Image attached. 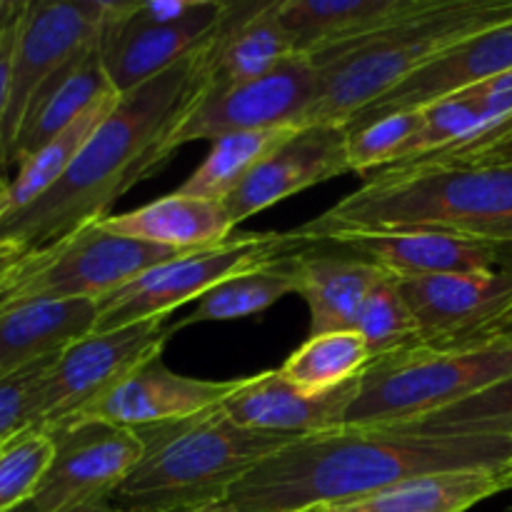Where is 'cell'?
<instances>
[{"label":"cell","mask_w":512,"mask_h":512,"mask_svg":"<svg viewBox=\"0 0 512 512\" xmlns=\"http://www.w3.org/2000/svg\"><path fill=\"white\" fill-rule=\"evenodd\" d=\"M310 243L295 233H245L205 250L183 253L135 275L123 288L98 300L95 333L143 320H165L175 308L200 300L223 280L300 253Z\"/></svg>","instance_id":"8"},{"label":"cell","mask_w":512,"mask_h":512,"mask_svg":"<svg viewBox=\"0 0 512 512\" xmlns=\"http://www.w3.org/2000/svg\"><path fill=\"white\" fill-rule=\"evenodd\" d=\"M298 295L308 303L310 335L358 328L360 310L383 270L335 245L310 243L293 255Z\"/></svg>","instance_id":"20"},{"label":"cell","mask_w":512,"mask_h":512,"mask_svg":"<svg viewBox=\"0 0 512 512\" xmlns=\"http://www.w3.org/2000/svg\"><path fill=\"white\" fill-rule=\"evenodd\" d=\"M293 255L275 260V263L243 270V273L215 285L210 293H205L198 300V305H195V310L188 318L170 325L173 333L175 330L190 328V325L228 323V320H243L250 318V315H260L268 308H273L285 295L298 293Z\"/></svg>","instance_id":"27"},{"label":"cell","mask_w":512,"mask_h":512,"mask_svg":"<svg viewBox=\"0 0 512 512\" xmlns=\"http://www.w3.org/2000/svg\"><path fill=\"white\" fill-rule=\"evenodd\" d=\"M318 243L335 245L395 280L495 268V245L438 230H338Z\"/></svg>","instance_id":"16"},{"label":"cell","mask_w":512,"mask_h":512,"mask_svg":"<svg viewBox=\"0 0 512 512\" xmlns=\"http://www.w3.org/2000/svg\"><path fill=\"white\" fill-rule=\"evenodd\" d=\"M215 38V35H213ZM210 43L130 93L100 120L63 178L28 208L0 218V245L25 255L108 218L120 195L173 158V138L210 83Z\"/></svg>","instance_id":"1"},{"label":"cell","mask_w":512,"mask_h":512,"mask_svg":"<svg viewBox=\"0 0 512 512\" xmlns=\"http://www.w3.org/2000/svg\"><path fill=\"white\" fill-rule=\"evenodd\" d=\"M295 55L278 3H230L210 45V88L248 83Z\"/></svg>","instance_id":"24"},{"label":"cell","mask_w":512,"mask_h":512,"mask_svg":"<svg viewBox=\"0 0 512 512\" xmlns=\"http://www.w3.org/2000/svg\"><path fill=\"white\" fill-rule=\"evenodd\" d=\"M338 230H438L493 245L510 243L512 163L378 170L293 233L318 243Z\"/></svg>","instance_id":"3"},{"label":"cell","mask_w":512,"mask_h":512,"mask_svg":"<svg viewBox=\"0 0 512 512\" xmlns=\"http://www.w3.org/2000/svg\"><path fill=\"white\" fill-rule=\"evenodd\" d=\"M98 325V300H28L0 310V378L63 353Z\"/></svg>","instance_id":"23"},{"label":"cell","mask_w":512,"mask_h":512,"mask_svg":"<svg viewBox=\"0 0 512 512\" xmlns=\"http://www.w3.org/2000/svg\"><path fill=\"white\" fill-rule=\"evenodd\" d=\"M510 465L512 443L498 435L340 428L290 440L235 483L225 500L240 512H305L355 503L420 475Z\"/></svg>","instance_id":"2"},{"label":"cell","mask_w":512,"mask_h":512,"mask_svg":"<svg viewBox=\"0 0 512 512\" xmlns=\"http://www.w3.org/2000/svg\"><path fill=\"white\" fill-rule=\"evenodd\" d=\"M188 512H240L238 508L228 503V500H218V503H208V505H200V508L188 510Z\"/></svg>","instance_id":"43"},{"label":"cell","mask_w":512,"mask_h":512,"mask_svg":"<svg viewBox=\"0 0 512 512\" xmlns=\"http://www.w3.org/2000/svg\"><path fill=\"white\" fill-rule=\"evenodd\" d=\"M345 173H353L348 160V128L338 123L303 125L245 178L225 200V208L238 225L300 190Z\"/></svg>","instance_id":"15"},{"label":"cell","mask_w":512,"mask_h":512,"mask_svg":"<svg viewBox=\"0 0 512 512\" xmlns=\"http://www.w3.org/2000/svg\"><path fill=\"white\" fill-rule=\"evenodd\" d=\"M45 433L53 438V460L33 495L38 512L108 500L143 460L138 433L105 420H68Z\"/></svg>","instance_id":"13"},{"label":"cell","mask_w":512,"mask_h":512,"mask_svg":"<svg viewBox=\"0 0 512 512\" xmlns=\"http://www.w3.org/2000/svg\"><path fill=\"white\" fill-rule=\"evenodd\" d=\"M10 512H38V508H35V503H33V500H28V503L18 505V508H15V510H10Z\"/></svg>","instance_id":"46"},{"label":"cell","mask_w":512,"mask_h":512,"mask_svg":"<svg viewBox=\"0 0 512 512\" xmlns=\"http://www.w3.org/2000/svg\"><path fill=\"white\" fill-rule=\"evenodd\" d=\"M512 378V345L435 350L428 345L370 360L345 428H398Z\"/></svg>","instance_id":"6"},{"label":"cell","mask_w":512,"mask_h":512,"mask_svg":"<svg viewBox=\"0 0 512 512\" xmlns=\"http://www.w3.org/2000/svg\"><path fill=\"white\" fill-rule=\"evenodd\" d=\"M160 355L133 370L118 388L110 390L78 418L105 420L133 430L175 423L218 408L243 380H198L178 375L163 363Z\"/></svg>","instance_id":"18"},{"label":"cell","mask_w":512,"mask_h":512,"mask_svg":"<svg viewBox=\"0 0 512 512\" xmlns=\"http://www.w3.org/2000/svg\"><path fill=\"white\" fill-rule=\"evenodd\" d=\"M512 70V23L498 25V28L483 30L478 35L460 40L450 45L443 53L435 55L430 63H425L418 73L405 78L395 85L390 93L370 103L358 115L345 123V128L353 130L358 125L370 123L385 113L395 110H423L448 95L460 93L470 85L485 83L490 78L510 73Z\"/></svg>","instance_id":"17"},{"label":"cell","mask_w":512,"mask_h":512,"mask_svg":"<svg viewBox=\"0 0 512 512\" xmlns=\"http://www.w3.org/2000/svg\"><path fill=\"white\" fill-rule=\"evenodd\" d=\"M480 163H512V138L505 140V143L495 145L493 150L483 153L480 158H475L473 163L468 165H480Z\"/></svg>","instance_id":"40"},{"label":"cell","mask_w":512,"mask_h":512,"mask_svg":"<svg viewBox=\"0 0 512 512\" xmlns=\"http://www.w3.org/2000/svg\"><path fill=\"white\" fill-rule=\"evenodd\" d=\"M423 128V110H395L348 130L350 170L368 173L395 163L413 135Z\"/></svg>","instance_id":"33"},{"label":"cell","mask_w":512,"mask_h":512,"mask_svg":"<svg viewBox=\"0 0 512 512\" xmlns=\"http://www.w3.org/2000/svg\"><path fill=\"white\" fill-rule=\"evenodd\" d=\"M420 328L435 350L490 345L512 323V273L503 268L398 280Z\"/></svg>","instance_id":"12"},{"label":"cell","mask_w":512,"mask_h":512,"mask_svg":"<svg viewBox=\"0 0 512 512\" xmlns=\"http://www.w3.org/2000/svg\"><path fill=\"white\" fill-rule=\"evenodd\" d=\"M355 330L368 345L370 360L423 345L420 343L418 320H415L408 300L400 293L398 280L390 278V275H383L373 285V290L365 298L363 310H360Z\"/></svg>","instance_id":"32"},{"label":"cell","mask_w":512,"mask_h":512,"mask_svg":"<svg viewBox=\"0 0 512 512\" xmlns=\"http://www.w3.org/2000/svg\"><path fill=\"white\" fill-rule=\"evenodd\" d=\"M305 512H325V508H315V510H305Z\"/></svg>","instance_id":"47"},{"label":"cell","mask_w":512,"mask_h":512,"mask_svg":"<svg viewBox=\"0 0 512 512\" xmlns=\"http://www.w3.org/2000/svg\"><path fill=\"white\" fill-rule=\"evenodd\" d=\"M510 512H512V510H510Z\"/></svg>","instance_id":"48"},{"label":"cell","mask_w":512,"mask_h":512,"mask_svg":"<svg viewBox=\"0 0 512 512\" xmlns=\"http://www.w3.org/2000/svg\"><path fill=\"white\" fill-rule=\"evenodd\" d=\"M358 388L360 375L328 393L310 395L288 383L280 370H265L240 380L220 408L240 428L278 435H318L345 428V415Z\"/></svg>","instance_id":"19"},{"label":"cell","mask_w":512,"mask_h":512,"mask_svg":"<svg viewBox=\"0 0 512 512\" xmlns=\"http://www.w3.org/2000/svg\"><path fill=\"white\" fill-rule=\"evenodd\" d=\"M23 255V250L13 248V245H0V285H3L5 278L13 273L15 265L23 260Z\"/></svg>","instance_id":"39"},{"label":"cell","mask_w":512,"mask_h":512,"mask_svg":"<svg viewBox=\"0 0 512 512\" xmlns=\"http://www.w3.org/2000/svg\"><path fill=\"white\" fill-rule=\"evenodd\" d=\"M178 255L183 253L108 233L93 220L58 243L23 255L0 285V310L28 300H103L135 275Z\"/></svg>","instance_id":"7"},{"label":"cell","mask_w":512,"mask_h":512,"mask_svg":"<svg viewBox=\"0 0 512 512\" xmlns=\"http://www.w3.org/2000/svg\"><path fill=\"white\" fill-rule=\"evenodd\" d=\"M135 433L143 460L108 498L120 512H188L218 503L255 465L300 438L240 428L220 405Z\"/></svg>","instance_id":"4"},{"label":"cell","mask_w":512,"mask_h":512,"mask_svg":"<svg viewBox=\"0 0 512 512\" xmlns=\"http://www.w3.org/2000/svg\"><path fill=\"white\" fill-rule=\"evenodd\" d=\"M100 225L108 233L178 253H193L225 243L233 238L230 233L235 228L225 203L190 198L178 190L130 213L108 215L100 220Z\"/></svg>","instance_id":"25"},{"label":"cell","mask_w":512,"mask_h":512,"mask_svg":"<svg viewBox=\"0 0 512 512\" xmlns=\"http://www.w3.org/2000/svg\"><path fill=\"white\" fill-rule=\"evenodd\" d=\"M173 328L143 320L125 328L90 333L53 360L35 390V430H50L83 415L118 388L133 370L163 353Z\"/></svg>","instance_id":"9"},{"label":"cell","mask_w":512,"mask_h":512,"mask_svg":"<svg viewBox=\"0 0 512 512\" xmlns=\"http://www.w3.org/2000/svg\"><path fill=\"white\" fill-rule=\"evenodd\" d=\"M203 0H148V3H125V18L138 25H175L190 18Z\"/></svg>","instance_id":"36"},{"label":"cell","mask_w":512,"mask_h":512,"mask_svg":"<svg viewBox=\"0 0 512 512\" xmlns=\"http://www.w3.org/2000/svg\"><path fill=\"white\" fill-rule=\"evenodd\" d=\"M295 130L298 128L248 130V133H230L213 140L210 153L205 155L198 170L180 185L178 193L225 203L245 183V178Z\"/></svg>","instance_id":"28"},{"label":"cell","mask_w":512,"mask_h":512,"mask_svg":"<svg viewBox=\"0 0 512 512\" xmlns=\"http://www.w3.org/2000/svg\"><path fill=\"white\" fill-rule=\"evenodd\" d=\"M113 93L95 38L33 95L15 135L8 168H18L35 150L70 128L85 110Z\"/></svg>","instance_id":"21"},{"label":"cell","mask_w":512,"mask_h":512,"mask_svg":"<svg viewBox=\"0 0 512 512\" xmlns=\"http://www.w3.org/2000/svg\"><path fill=\"white\" fill-rule=\"evenodd\" d=\"M230 3L203 0L190 18L175 25H138L125 18V3H110L98 33L100 58L118 95L165 73L213 40Z\"/></svg>","instance_id":"14"},{"label":"cell","mask_w":512,"mask_h":512,"mask_svg":"<svg viewBox=\"0 0 512 512\" xmlns=\"http://www.w3.org/2000/svg\"><path fill=\"white\" fill-rule=\"evenodd\" d=\"M110 3L103 0H38L28 3L15 30L8 105L0 125V163L10 165L15 135L33 95L100 33Z\"/></svg>","instance_id":"10"},{"label":"cell","mask_w":512,"mask_h":512,"mask_svg":"<svg viewBox=\"0 0 512 512\" xmlns=\"http://www.w3.org/2000/svg\"><path fill=\"white\" fill-rule=\"evenodd\" d=\"M433 0H280L278 13L298 55H318L380 33Z\"/></svg>","instance_id":"22"},{"label":"cell","mask_w":512,"mask_h":512,"mask_svg":"<svg viewBox=\"0 0 512 512\" xmlns=\"http://www.w3.org/2000/svg\"><path fill=\"white\" fill-rule=\"evenodd\" d=\"M15 30L0 35V125L5 118V105H8V83H10V63H13V45H15ZM0 175L3 173V163H0Z\"/></svg>","instance_id":"37"},{"label":"cell","mask_w":512,"mask_h":512,"mask_svg":"<svg viewBox=\"0 0 512 512\" xmlns=\"http://www.w3.org/2000/svg\"><path fill=\"white\" fill-rule=\"evenodd\" d=\"M28 3H13V0H0V35L18 28L20 18L25 15Z\"/></svg>","instance_id":"38"},{"label":"cell","mask_w":512,"mask_h":512,"mask_svg":"<svg viewBox=\"0 0 512 512\" xmlns=\"http://www.w3.org/2000/svg\"><path fill=\"white\" fill-rule=\"evenodd\" d=\"M398 430L420 435H498L512 443V378L490 385L418 423L398 425Z\"/></svg>","instance_id":"31"},{"label":"cell","mask_w":512,"mask_h":512,"mask_svg":"<svg viewBox=\"0 0 512 512\" xmlns=\"http://www.w3.org/2000/svg\"><path fill=\"white\" fill-rule=\"evenodd\" d=\"M60 355V353H58ZM45 358L0 378V448L35 423V390L45 370L58 358Z\"/></svg>","instance_id":"35"},{"label":"cell","mask_w":512,"mask_h":512,"mask_svg":"<svg viewBox=\"0 0 512 512\" xmlns=\"http://www.w3.org/2000/svg\"><path fill=\"white\" fill-rule=\"evenodd\" d=\"M495 268L510 270V273H512V240H510V243L495 245ZM510 325H508V328H510Z\"/></svg>","instance_id":"42"},{"label":"cell","mask_w":512,"mask_h":512,"mask_svg":"<svg viewBox=\"0 0 512 512\" xmlns=\"http://www.w3.org/2000/svg\"><path fill=\"white\" fill-rule=\"evenodd\" d=\"M318 90V73L308 55L288 60L248 83L205 88L178 128L173 148L193 140H218L230 133L303 128Z\"/></svg>","instance_id":"11"},{"label":"cell","mask_w":512,"mask_h":512,"mask_svg":"<svg viewBox=\"0 0 512 512\" xmlns=\"http://www.w3.org/2000/svg\"><path fill=\"white\" fill-rule=\"evenodd\" d=\"M115 103H118V93L98 100V103H95L93 108L85 110L70 128H65L63 133L55 135L50 143H45L43 148L35 150L30 158H25L23 163L18 165V173L8 180L3 215L18 213V210L28 208L33 200H38L40 195L48 193V190L63 178L65 170L70 168L75 155H78L80 148L85 145V140L93 135V130L98 128L100 120L110 113V108H113ZM3 215H0V218H3Z\"/></svg>","instance_id":"29"},{"label":"cell","mask_w":512,"mask_h":512,"mask_svg":"<svg viewBox=\"0 0 512 512\" xmlns=\"http://www.w3.org/2000/svg\"><path fill=\"white\" fill-rule=\"evenodd\" d=\"M512 23V0H433L355 43L310 55L318 90L305 125H345L450 45Z\"/></svg>","instance_id":"5"},{"label":"cell","mask_w":512,"mask_h":512,"mask_svg":"<svg viewBox=\"0 0 512 512\" xmlns=\"http://www.w3.org/2000/svg\"><path fill=\"white\" fill-rule=\"evenodd\" d=\"M493 343H510L512 345V325H510V328L500 330V333L493 338ZM493 343H490V345H493Z\"/></svg>","instance_id":"44"},{"label":"cell","mask_w":512,"mask_h":512,"mask_svg":"<svg viewBox=\"0 0 512 512\" xmlns=\"http://www.w3.org/2000/svg\"><path fill=\"white\" fill-rule=\"evenodd\" d=\"M370 365V353L358 330L308 338L280 368L288 383L303 393H328L358 378Z\"/></svg>","instance_id":"30"},{"label":"cell","mask_w":512,"mask_h":512,"mask_svg":"<svg viewBox=\"0 0 512 512\" xmlns=\"http://www.w3.org/2000/svg\"><path fill=\"white\" fill-rule=\"evenodd\" d=\"M512 490L510 468L450 470L420 475L325 512H468L493 495Z\"/></svg>","instance_id":"26"},{"label":"cell","mask_w":512,"mask_h":512,"mask_svg":"<svg viewBox=\"0 0 512 512\" xmlns=\"http://www.w3.org/2000/svg\"><path fill=\"white\" fill-rule=\"evenodd\" d=\"M5 193H8V178L0 175V215H3V208H5Z\"/></svg>","instance_id":"45"},{"label":"cell","mask_w":512,"mask_h":512,"mask_svg":"<svg viewBox=\"0 0 512 512\" xmlns=\"http://www.w3.org/2000/svg\"><path fill=\"white\" fill-rule=\"evenodd\" d=\"M58 512H120V510H115L108 500H93V503L70 505V508H63Z\"/></svg>","instance_id":"41"},{"label":"cell","mask_w":512,"mask_h":512,"mask_svg":"<svg viewBox=\"0 0 512 512\" xmlns=\"http://www.w3.org/2000/svg\"><path fill=\"white\" fill-rule=\"evenodd\" d=\"M53 460V438L45 430H25L0 448V512L33 500Z\"/></svg>","instance_id":"34"}]
</instances>
